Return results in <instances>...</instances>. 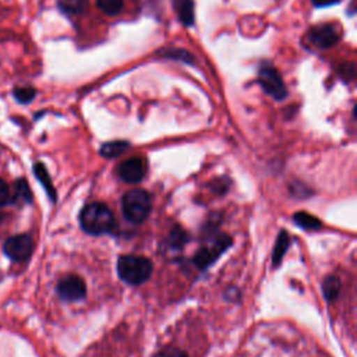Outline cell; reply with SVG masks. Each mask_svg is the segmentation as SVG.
<instances>
[{
	"label": "cell",
	"mask_w": 357,
	"mask_h": 357,
	"mask_svg": "<svg viewBox=\"0 0 357 357\" xmlns=\"http://www.w3.org/2000/svg\"><path fill=\"white\" fill-rule=\"evenodd\" d=\"M33 173H35L36 178L42 183L43 188L46 190V192H47V195L52 198V201H56V190H54L53 185H52V180H50V177H49V173H47L45 165L40 163V162L35 163V166H33Z\"/></svg>",
	"instance_id": "8fae6325"
},
{
	"label": "cell",
	"mask_w": 357,
	"mask_h": 357,
	"mask_svg": "<svg viewBox=\"0 0 357 357\" xmlns=\"http://www.w3.org/2000/svg\"><path fill=\"white\" fill-rule=\"evenodd\" d=\"M293 220L296 222V225H298L300 227H303L305 230H317L322 226V222L318 218H315L307 212L294 213Z\"/></svg>",
	"instance_id": "5bb4252c"
},
{
	"label": "cell",
	"mask_w": 357,
	"mask_h": 357,
	"mask_svg": "<svg viewBox=\"0 0 357 357\" xmlns=\"http://www.w3.org/2000/svg\"><path fill=\"white\" fill-rule=\"evenodd\" d=\"M340 0H312V3L317 6V7H325V6H331V4H335V3H339Z\"/></svg>",
	"instance_id": "d4e9b609"
},
{
	"label": "cell",
	"mask_w": 357,
	"mask_h": 357,
	"mask_svg": "<svg viewBox=\"0 0 357 357\" xmlns=\"http://www.w3.org/2000/svg\"><path fill=\"white\" fill-rule=\"evenodd\" d=\"M184 243H185V234H184V231H183L180 227L176 229V230H173L172 234L169 236L167 244L172 245V247H174V248H180Z\"/></svg>",
	"instance_id": "44dd1931"
},
{
	"label": "cell",
	"mask_w": 357,
	"mask_h": 357,
	"mask_svg": "<svg viewBox=\"0 0 357 357\" xmlns=\"http://www.w3.org/2000/svg\"><path fill=\"white\" fill-rule=\"evenodd\" d=\"M155 357H187V354L178 349H173V347H169V349H163L160 350Z\"/></svg>",
	"instance_id": "7402d4cb"
},
{
	"label": "cell",
	"mask_w": 357,
	"mask_h": 357,
	"mask_svg": "<svg viewBox=\"0 0 357 357\" xmlns=\"http://www.w3.org/2000/svg\"><path fill=\"white\" fill-rule=\"evenodd\" d=\"M14 195H13V201H22V202H32V192L28 187V184L20 178L15 181V187H14Z\"/></svg>",
	"instance_id": "2e32d148"
},
{
	"label": "cell",
	"mask_w": 357,
	"mask_h": 357,
	"mask_svg": "<svg viewBox=\"0 0 357 357\" xmlns=\"http://www.w3.org/2000/svg\"><path fill=\"white\" fill-rule=\"evenodd\" d=\"M322 290H324V294L328 300H335L339 294V290H340V282L337 278L335 276H329L325 279L324 282V286H322Z\"/></svg>",
	"instance_id": "e0dca14e"
},
{
	"label": "cell",
	"mask_w": 357,
	"mask_h": 357,
	"mask_svg": "<svg viewBox=\"0 0 357 357\" xmlns=\"http://www.w3.org/2000/svg\"><path fill=\"white\" fill-rule=\"evenodd\" d=\"M57 294L64 301H78L86 294V286L82 278L77 275H67L57 283Z\"/></svg>",
	"instance_id": "ba28073f"
},
{
	"label": "cell",
	"mask_w": 357,
	"mask_h": 357,
	"mask_svg": "<svg viewBox=\"0 0 357 357\" xmlns=\"http://www.w3.org/2000/svg\"><path fill=\"white\" fill-rule=\"evenodd\" d=\"M33 250V241L28 234H17L11 236L6 240L3 245L4 254L15 262L26 261Z\"/></svg>",
	"instance_id": "8992f818"
},
{
	"label": "cell",
	"mask_w": 357,
	"mask_h": 357,
	"mask_svg": "<svg viewBox=\"0 0 357 357\" xmlns=\"http://www.w3.org/2000/svg\"><path fill=\"white\" fill-rule=\"evenodd\" d=\"M10 190H8V185L6 184L4 180L0 178V206L6 205L8 201H10Z\"/></svg>",
	"instance_id": "603a6c76"
},
{
	"label": "cell",
	"mask_w": 357,
	"mask_h": 357,
	"mask_svg": "<svg viewBox=\"0 0 357 357\" xmlns=\"http://www.w3.org/2000/svg\"><path fill=\"white\" fill-rule=\"evenodd\" d=\"M289 244H290V238L287 236V233L284 230H282L278 236V240H276V244H275V248H273V265L278 266L282 259H283V255L286 254L287 248H289Z\"/></svg>",
	"instance_id": "4fadbf2b"
},
{
	"label": "cell",
	"mask_w": 357,
	"mask_h": 357,
	"mask_svg": "<svg viewBox=\"0 0 357 357\" xmlns=\"http://www.w3.org/2000/svg\"><path fill=\"white\" fill-rule=\"evenodd\" d=\"M152 208V199L148 191L142 188H132L121 198V212L131 223L144 222Z\"/></svg>",
	"instance_id": "3957f363"
},
{
	"label": "cell",
	"mask_w": 357,
	"mask_h": 357,
	"mask_svg": "<svg viewBox=\"0 0 357 357\" xmlns=\"http://www.w3.org/2000/svg\"><path fill=\"white\" fill-rule=\"evenodd\" d=\"M79 225L84 231L100 236L112 233L116 229L113 212L102 202H92L82 208L79 213Z\"/></svg>",
	"instance_id": "6da1fadb"
},
{
	"label": "cell",
	"mask_w": 357,
	"mask_h": 357,
	"mask_svg": "<svg viewBox=\"0 0 357 357\" xmlns=\"http://www.w3.org/2000/svg\"><path fill=\"white\" fill-rule=\"evenodd\" d=\"M166 57L170 59H176V60H181L185 63H192V54H190L188 52L183 50V49H169L165 52Z\"/></svg>",
	"instance_id": "ffe728a7"
},
{
	"label": "cell",
	"mask_w": 357,
	"mask_h": 357,
	"mask_svg": "<svg viewBox=\"0 0 357 357\" xmlns=\"http://www.w3.org/2000/svg\"><path fill=\"white\" fill-rule=\"evenodd\" d=\"M258 82L262 86V89L276 100H282L287 96L286 86L279 73L268 61L262 63L258 68Z\"/></svg>",
	"instance_id": "277c9868"
},
{
	"label": "cell",
	"mask_w": 357,
	"mask_h": 357,
	"mask_svg": "<svg viewBox=\"0 0 357 357\" xmlns=\"http://www.w3.org/2000/svg\"><path fill=\"white\" fill-rule=\"evenodd\" d=\"M173 7L180 21L190 26L194 24V3L192 0H173Z\"/></svg>",
	"instance_id": "30bf717a"
},
{
	"label": "cell",
	"mask_w": 357,
	"mask_h": 357,
	"mask_svg": "<svg viewBox=\"0 0 357 357\" xmlns=\"http://www.w3.org/2000/svg\"><path fill=\"white\" fill-rule=\"evenodd\" d=\"M308 39L317 47H332L340 39V28L336 24L315 25L308 31Z\"/></svg>",
	"instance_id": "52a82bcc"
},
{
	"label": "cell",
	"mask_w": 357,
	"mask_h": 357,
	"mask_svg": "<svg viewBox=\"0 0 357 357\" xmlns=\"http://www.w3.org/2000/svg\"><path fill=\"white\" fill-rule=\"evenodd\" d=\"M342 73L347 79H353L354 78V64H347V66H342Z\"/></svg>",
	"instance_id": "cb8c5ba5"
},
{
	"label": "cell",
	"mask_w": 357,
	"mask_h": 357,
	"mask_svg": "<svg viewBox=\"0 0 357 357\" xmlns=\"http://www.w3.org/2000/svg\"><path fill=\"white\" fill-rule=\"evenodd\" d=\"M146 173V165L141 158H130L121 162L117 167L119 177L130 184L139 183Z\"/></svg>",
	"instance_id": "9c48e42d"
},
{
	"label": "cell",
	"mask_w": 357,
	"mask_h": 357,
	"mask_svg": "<svg viewBox=\"0 0 357 357\" xmlns=\"http://www.w3.org/2000/svg\"><path fill=\"white\" fill-rule=\"evenodd\" d=\"M117 273L128 284L138 286L152 273V262L141 255H121L117 259Z\"/></svg>",
	"instance_id": "7a4b0ae2"
},
{
	"label": "cell",
	"mask_w": 357,
	"mask_h": 357,
	"mask_svg": "<svg viewBox=\"0 0 357 357\" xmlns=\"http://www.w3.org/2000/svg\"><path fill=\"white\" fill-rule=\"evenodd\" d=\"M13 95H14L15 100L20 103H29L35 98L36 91L32 86H17V88H14Z\"/></svg>",
	"instance_id": "d6986e66"
},
{
	"label": "cell",
	"mask_w": 357,
	"mask_h": 357,
	"mask_svg": "<svg viewBox=\"0 0 357 357\" xmlns=\"http://www.w3.org/2000/svg\"><path fill=\"white\" fill-rule=\"evenodd\" d=\"M130 144L127 141H112V142H106L102 145L100 148V153L105 158H117L121 153H124L128 149Z\"/></svg>",
	"instance_id": "7c38bea8"
},
{
	"label": "cell",
	"mask_w": 357,
	"mask_h": 357,
	"mask_svg": "<svg viewBox=\"0 0 357 357\" xmlns=\"http://www.w3.org/2000/svg\"><path fill=\"white\" fill-rule=\"evenodd\" d=\"M88 0H59V8L68 15H78L85 11Z\"/></svg>",
	"instance_id": "9a60e30c"
},
{
	"label": "cell",
	"mask_w": 357,
	"mask_h": 357,
	"mask_svg": "<svg viewBox=\"0 0 357 357\" xmlns=\"http://www.w3.org/2000/svg\"><path fill=\"white\" fill-rule=\"evenodd\" d=\"M230 244H231V238L226 234L213 237L195 254L194 264L201 269L208 268L211 264H213L216 258H219L226 251L227 247H230Z\"/></svg>",
	"instance_id": "5b68a950"
},
{
	"label": "cell",
	"mask_w": 357,
	"mask_h": 357,
	"mask_svg": "<svg viewBox=\"0 0 357 357\" xmlns=\"http://www.w3.org/2000/svg\"><path fill=\"white\" fill-rule=\"evenodd\" d=\"M96 4L107 15H116L123 8V0H96Z\"/></svg>",
	"instance_id": "ac0fdd59"
}]
</instances>
